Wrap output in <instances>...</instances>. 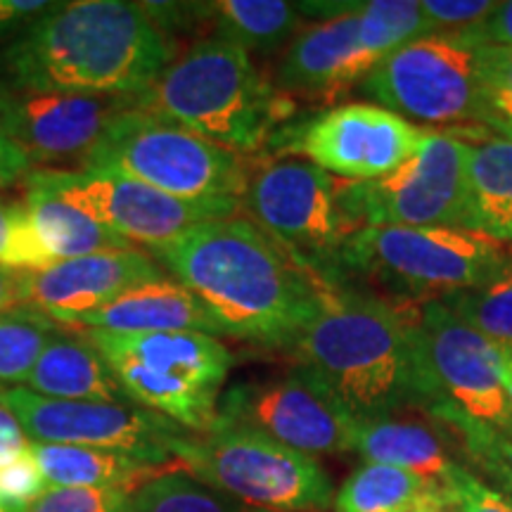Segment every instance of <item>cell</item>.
I'll list each match as a JSON object with an SVG mask.
<instances>
[{
	"label": "cell",
	"instance_id": "obj_1",
	"mask_svg": "<svg viewBox=\"0 0 512 512\" xmlns=\"http://www.w3.org/2000/svg\"><path fill=\"white\" fill-rule=\"evenodd\" d=\"M147 254L200 302L221 337L290 349L335 292L249 219L197 223Z\"/></svg>",
	"mask_w": 512,
	"mask_h": 512
},
{
	"label": "cell",
	"instance_id": "obj_2",
	"mask_svg": "<svg viewBox=\"0 0 512 512\" xmlns=\"http://www.w3.org/2000/svg\"><path fill=\"white\" fill-rule=\"evenodd\" d=\"M354 420L394 418L444 399L427 358L420 304L335 292L290 347Z\"/></svg>",
	"mask_w": 512,
	"mask_h": 512
},
{
	"label": "cell",
	"instance_id": "obj_3",
	"mask_svg": "<svg viewBox=\"0 0 512 512\" xmlns=\"http://www.w3.org/2000/svg\"><path fill=\"white\" fill-rule=\"evenodd\" d=\"M176 55L140 3H55L0 50V86L138 100Z\"/></svg>",
	"mask_w": 512,
	"mask_h": 512
},
{
	"label": "cell",
	"instance_id": "obj_4",
	"mask_svg": "<svg viewBox=\"0 0 512 512\" xmlns=\"http://www.w3.org/2000/svg\"><path fill=\"white\" fill-rule=\"evenodd\" d=\"M136 107L247 157L287 124L294 100L235 43L202 36L176 55Z\"/></svg>",
	"mask_w": 512,
	"mask_h": 512
},
{
	"label": "cell",
	"instance_id": "obj_5",
	"mask_svg": "<svg viewBox=\"0 0 512 512\" xmlns=\"http://www.w3.org/2000/svg\"><path fill=\"white\" fill-rule=\"evenodd\" d=\"M304 17H320L287 46L273 86L287 98H335L363 81L384 57L430 34L420 0L297 3Z\"/></svg>",
	"mask_w": 512,
	"mask_h": 512
},
{
	"label": "cell",
	"instance_id": "obj_6",
	"mask_svg": "<svg viewBox=\"0 0 512 512\" xmlns=\"http://www.w3.org/2000/svg\"><path fill=\"white\" fill-rule=\"evenodd\" d=\"M133 406L204 434L219 420V401L235 358L202 332L110 335L83 330Z\"/></svg>",
	"mask_w": 512,
	"mask_h": 512
},
{
	"label": "cell",
	"instance_id": "obj_7",
	"mask_svg": "<svg viewBox=\"0 0 512 512\" xmlns=\"http://www.w3.org/2000/svg\"><path fill=\"white\" fill-rule=\"evenodd\" d=\"M512 259V249L467 228H358L342 249V271L387 287L401 302H444L484 285Z\"/></svg>",
	"mask_w": 512,
	"mask_h": 512
},
{
	"label": "cell",
	"instance_id": "obj_8",
	"mask_svg": "<svg viewBox=\"0 0 512 512\" xmlns=\"http://www.w3.org/2000/svg\"><path fill=\"white\" fill-rule=\"evenodd\" d=\"M81 169L133 178L190 202H242L252 166L228 147L133 107L112 121L100 143L83 157Z\"/></svg>",
	"mask_w": 512,
	"mask_h": 512
},
{
	"label": "cell",
	"instance_id": "obj_9",
	"mask_svg": "<svg viewBox=\"0 0 512 512\" xmlns=\"http://www.w3.org/2000/svg\"><path fill=\"white\" fill-rule=\"evenodd\" d=\"M174 458L188 475L256 510L323 512L335 501L332 479L316 458L233 422L185 432Z\"/></svg>",
	"mask_w": 512,
	"mask_h": 512
},
{
	"label": "cell",
	"instance_id": "obj_10",
	"mask_svg": "<svg viewBox=\"0 0 512 512\" xmlns=\"http://www.w3.org/2000/svg\"><path fill=\"white\" fill-rule=\"evenodd\" d=\"M249 221L299 266L342 290V249L354 226L339 204V181L297 157L252 166L242 197Z\"/></svg>",
	"mask_w": 512,
	"mask_h": 512
},
{
	"label": "cell",
	"instance_id": "obj_11",
	"mask_svg": "<svg viewBox=\"0 0 512 512\" xmlns=\"http://www.w3.org/2000/svg\"><path fill=\"white\" fill-rule=\"evenodd\" d=\"M489 43L475 31L427 34L396 48L361 81L375 105L430 126H482Z\"/></svg>",
	"mask_w": 512,
	"mask_h": 512
},
{
	"label": "cell",
	"instance_id": "obj_12",
	"mask_svg": "<svg viewBox=\"0 0 512 512\" xmlns=\"http://www.w3.org/2000/svg\"><path fill=\"white\" fill-rule=\"evenodd\" d=\"M470 140L427 131L420 150L392 174L366 183L339 181V204L358 228H463Z\"/></svg>",
	"mask_w": 512,
	"mask_h": 512
},
{
	"label": "cell",
	"instance_id": "obj_13",
	"mask_svg": "<svg viewBox=\"0 0 512 512\" xmlns=\"http://www.w3.org/2000/svg\"><path fill=\"white\" fill-rule=\"evenodd\" d=\"M427 131L380 105L356 102L285 124L268 147L278 157L304 159L342 181L366 183L392 174L411 159Z\"/></svg>",
	"mask_w": 512,
	"mask_h": 512
},
{
	"label": "cell",
	"instance_id": "obj_14",
	"mask_svg": "<svg viewBox=\"0 0 512 512\" xmlns=\"http://www.w3.org/2000/svg\"><path fill=\"white\" fill-rule=\"evenodd\" d=\"M24 183L53 192L131 245L140 242L147 249L166 245L197 223L238 216L242 209L240 200L190 202L133 178L91 169H38L29 171Z\"/></svg>",
	"mask_w": 512,
	"mask_h": 512
},
{
	"label": "cell",
	"instance_id": "obj_15",
	"mask_svg": "<svg viewBox=\"0 0 512 512\" xmlns=\"http://www.w3.org/2000/svg\"><path fill=\"white\" fill-rule=\"evenodd\" d=\"M3 403L38 444L107 448L152 465H174V444L185 432L174 420L133 403L48 399L27 387L0 389Z\"/></svg>",
	"mask_w": 512,
	"mask_h": 512
},
{
	"label": "cell",
	"instance_id": "obj_16",
	"mask_svg": "<svg viewBox=\"0 0 512 512\" xmlns=\"http://www.w3.org/2000/svg\"><path fill=\"white\" fill-rule=\"evenodd\" d=\"M219 420L266 434L306 456L354 451L358 420L344 411L309 370L238 382L221 394Z\"/></svg>",
	"mask_w": 512,
	"mask_h": 512
},
{
	"label": "cell",
	"instance_id": "obj_17",
	"mask_svg": "<svg viewBox=\"0 0 512 512\" xmlns=\"http://www.w3.org/2000/svg\"><path fill=\"white\" fill-rule=\"evenodd\" d=\"M136 107V98L0 86V121L29 164L74 162L93 150L112 121Z\"/></svg>",
	"mask_w": 512,
	"mask_h": 512
},
{
	"label": "cell",
	"instance_id": "obj_18",
	"mask_svg": "<svg viewBox=\"0 0 512 512\" xmlns=\"http://www.w3.org/2000/svg\"><path fill=\"white\" fill-rule=\"evenodd\" d=\"M427 358L446 401L498 430H512L501 380V344L460 320L441 302L420 304Z\"/></svg>",
	"mask_w": 512,
	"mask_h": 512
},
{
	"label": "cell",
	"instance_id": "obj_19",
	"mask_svg": "<svg viewBox=\"0 0 512 512\" xmlns=\"http://www.w3.org/2000/svg\"><path fill=\"white\" fill-rule=\"evenodd\" d=\"M166 271L143 249H117L57 261L46 271L22 273V304L72 328L131 287L164 278Z\"/></svg>",
	"mask_w": 512,
	"mask_h": 512
},
{
	"label": "cell",
	"instance_id": "obj_20",
	"mask_svg": "<svg viewBox=\"0 0 512 512\" xmlns=\"http://www.w3.org/2000/svg\"><path fill=\"white\" fill-rule=\"evenodd\" d=\"M72 328L110 332V335L202 332V335L221 337L209 313L171 275L131 287L114 302L76 320Z\"/></svg>",
	"mask_w": 512,
	"mask_h": 512
},
{
	"label": "cell",
	"instance_id": "obj_21",
	"mask_svg": "<svg viewBox=\"0 0 512 512\" xmlns=\"http://www.w3.org/2000/svg\"><path fill=\"white\" fill-rule=\"evenodd\" d=\"M22 387L48 399L131 403L83 330L64 325L50 337Z\"/></svg>",
	"mask_w": 512,
	"mask_h": 512
},
{
	"label": "cell",
	"instance_id": "obj_22",
	"mask_svg": "<svg viewBox=\"0 0 512 512\" xmlns=\"http://www.w3.org/2000/svg\"><path fill=\"white\" fill-rule=\"evenodd\" d=\"M38 467L48 486H72V489H119L133 494L140 486L164 475V472L183 467L152 465L145 460L107 448L69 446V444H38L31 441Z\"/></svg>",
	"mask_w": 512,
	"mask_h": 512
},
{
	"label": "cell",
	"instance_id": "obj_23",
	"mask_svg": "<svg viewBox=\"0 0 512 512\" xmlns=\"http://www.w3.org/2000/svg\"><path fill=\"white\" fill-rule=\"evenodd\" d=\"M463 228L512 245V140L489 136L470 143Z\"/></svg>",
	"mask_w": 512,
	"mask_h": 512
},
{
	"label": "cell",
	"instance_id": "obj_24",
	"mask_svg": "<svg viewBox=\"0 0 512 512\" xmlns=\"http://www.w3.org/2000/svg\"><path fill=\"white\" fill-rule=\"evenodd\" d=\"M354 453L366 463L401 467L439 486H444L448 470L456 465L439 434L418 420H361L354 434Z\"/></svg>",
	"mask_w": 512,
	"mask_h": 512
},
{
	"label": "cell",
	"instance_id": "obj_25",
	"mask_svg": "<svg viewBox=\"0 0 512 512\" xmlns=\"http://www.w3.org/2000/svg\"><path fill=\"white\" fill-rule=\"evenodd\" d=\"M24 207L29 211L38 242L46 249L50 261H69L79 256L133 249L128 240L93 221L83 211L74 209L53 192L24 183Z\"/></svg>",
	"mask_w": 512,
	"mask_h": 512
},
{
	"label": "cell",
	"instance_id": "obj_26",
	"mask_svg": "<svg viewBox=\"0 0 512 512\" xmlns=\"http://www.w3.org/2000/svg\"><path fill=\"white\" fill-rule=\"evenodd\" d=\"M304 15L285 0H216L207 3L209 36L223 38L247 55L271 57L297 38Z\"/></svg>",
	"mask_w": 512,
	"mask_h": 512
},
{
	"label": "cell",
	"instance_id": "obj_27",
	"mask_svg": "<svg viewBox=\"0 0 512 512\" xmlns=\"http://www.w3.org/2000/svg\"><path fill=\"white\" fill-rule=\"evenodd\" d=\"M332 503L337 512H413L427 503L451 505L444 486L380 463H366L351 472Z\"/></svg>",
	"mask_w": 512,
	"mask_h": 512
},
{
	"label": "cell",
	"instance_id": "obj_28",
	"mask_svg": "<svg viewBox=\"0 0 512 512\" xmlns=\"http://www.w3.org/2000/svg\"><path fill=\"white\" fill-rule=\"evenodd\" d=\"M434 425L456 434L460 451L494 484L496 491L512 501V437L498 427L460 411L451 401L441 399L425 408Z\"/></svg>",
	"mask_w": 512,
	"mask_h": 512
},
{
	"label": "cell",
	"instance_id": "obj_29",
	"mask_svg": "<svg viewBox=\"0 0 512 512\" xmlns=\"http://www.w3.org/2000/svg\"><path fill=\"white\" fill-rule=\"evenodd\" d=\"M60 323L29 304L0 313V389L22 387Z\"/></svg>",
	"mask_w": 512,
	"mask_h": 512
},
{
	"label": "cell",
	"instance_id": "obj_30",
	"mask_svg": "<svg viewBox=\"0 0 512 512\" xmlns=\"http://www.w3.org/2000/svg\"><path fill=\"white\" fill-rule=\"evenodd\" d=\"M124 512H249V508L176 467L133 491Z\"/></svg>",
	"mask_w": 512,
	"mask_h": 512
},
{
	"label": "cell",
	"instance_id": "obj_31",
	"mask_svg": "<svg viewBox=\"0 0 512 512\" xmlns=\"http://www.w3.org/2000/svg\"><path fill=\"white\" fill-rule=\"evenodd\" d=\"M441 304L482 335L512 342V259L484 285L451 294Z\"/></svg>",
	"mask_w": 512,
	"mask_h": 512
},
{
	"label": "cell",
	"instance_id": "obj_32",
	"mask_svg": "<svg viewBox=\"0 0 512 512\" xmlns=\"http://www.w3.org/2000/svg\"><path fill=\"white\" fill-rule=\"evenodd\" d=\"M53 266L46 249L38 242L24 202H10L0 197V268L10 271H46Z\"/></svg>",
	"mask_w": 512,
	"mask_h": 512
},
{
	"label": "cell",
	"instance_id": "obj_33",
	"mask_svg": "<svg viewBox=\"0 0 512 512\" xmlns=\"http://www.w3.org/2000/svg\"><path fill=\"white\" fill-rule=\"evenodd\" d=\"M482 126L512 140V48L489 46L484 60Z\"/></svg>",
	"mask_w": 512,
	"mask_h": 512
},
{
	"label": "cell",
	"instance_id": "obj_34",
	"mask_svg": "<svg viewBox=\"0 0 512 512\" xmlns=\"http://www.w3.org/2000/svg\"><path fill=\"white\" fill-rule=\"evenodd\" d=\"M126 491L119 489H72V486H48L34 503L15 512H124Z\"/></svg>",
	"mask_w": 512,
	"mask_h": 512
},
{
	"label": "cell",
	"instance_id": "obj_35",
	"mask_svg": "<svg viewBox=\"0 0 512 512\" xmlns=\"http://www.w3.org/2000/svg\"><path fill=\"white\" fill-rule=\"evenodd\" d=\"M448 503L456 512H512V501L456 463L444 479Z\"/></svg>",
	"mask_w": 512,
	"mask_h": 512
},
{
	"label": "cell",
	"instance_id": "obj_36",
	"mask_svg": "<svg viewBox=\"0 0 512 512\" xmlns=\"http://www.w3.org/2000/svg\"><path fill=\"white\" fill-rule=\"evenodd\" d=\"M496 5V0H420L430 34H460L477 29Z\"/></svg>",
	"mask_w": 512,
	"mask_h": 512
},
{
	"label": "cell",
	"instance_id": "obj_37",
	"mask_svg": "<svg viewBox=\"0 0 512 512\" xmlns=\"http://www.w3.org/2000/svg\"><path fill=\"white\" fill-rule=\"evenodd\" d=\"M46 489L48 482L31 448L22 456L8 460V463H0V501L8 505V508H27Z\"/></svg>",
	"mask_w": 512,
	"mask_h": 512
},
{
	"label": "cell",
	"instance_id": "obj_38",
	"mask_svg": "<svg viewBox=\"0 0 512 512\" xmlns=\"http://www.w3.org/2000/svg\"><path fill=\"white\" fill-rule=\"evenodd\" d=\"M55 8V3H46V0H0V41L5 38H15L43 17L46 12Z\"/></svg>",
	"mask_w": 512,
	"mask_h": 512
},
{
	"label": "cell",
	"instance_id": "obj_39",
	"mask_svg": "<svg viewBox=\"0 0 512 512\" xmlns=\"http://www.w3.org/2000/svg\"><path fill=\"white\" fill-rule=\"evenodd\" d=\"M31 164L24 157V152L12 143V138L5 131L3 121H0V190L8 188V185L24 181V176L29 174Z\"/></svg>",
	"mask_w": 512,
	"mask_h": 512
},
{
	"label": "cell",
	"instance_id": "obj_40",
	"mask_svg": "<svg viewBox=\"0 0 512 512\" xmlns=\"http://www.w3.org/2000/svg\"><path fill=\"white\" fill-rule=\"evenodd\" d=\"M472 31L489 46L512 48V0L498 3L496 10Z\"/></svg>",
	"mask_w": 512,
	"mask_h": 512
},
{
	"label": "cell",
	"instance_id": "obj_41",
	"mask_svg": "<svg viewBox=\"0 0 512 512\" xmlns=\"http://www.w3.org/2000/svg\"><path fill=\"white\" fill-rule=\"evenodd\" d=\"M31 448V439L24 432L22 422L0 403V463L22 456Z\"/></svg>",
	"mask_w": 512,
	"mask_h": 512
},
{
	"label": "cell",
	"instance_id": "obj_42",
	"mask_svg": "<svg viewBox=\"0 0 512 512\" xmlns=\"http://www.w3.org/2000/svg\"><path fill=\"white\" fill-rule=\"evenodd\" d=\"M22 304V271L0 268V313Z\"/></svg>",
	"mask_w": 512,
	"mask_h": 512
},
{
	"label": "cell",
	"instance_id": "obj_43",
	"mask_svg": "<svg viewBox=\"0 0 512 512\" xmlns=\"http://www.w3.org/2000/svg\"><path fill=\"white\" fill-rule=\"evenodd\" d=\"M501 380H503L505 396H508V403L512 408V351L508 347H503V344H501Z\"/></svg>",
	"mask_w": 512,
	"mask_h": 512
},
{
	"label": "cell",
	"instance_id": "obj_44",
	"mask_svg": "<svg viewBox=\"0 0 512 512\" xmlns=\"http://www.w3.org/2000/svg\"><path fill=\"white\" fill-rule=\"evenodd\" d=\"M413 512H456L451 508V505H439V503H427V505H420L418 510Z\"/></svg>",
	"mask_w": 512,
	"mask_h": 512
},
{
	"label": "cell",
	"instance_id": "obj_45",
	"mask_svg": "<svg viewBox=\"0 0 512 512\" xmlns=\"http://www.w3.org/2000/svg\"><path fill=\"white\" fill-rule=\"evenodd\" d=\"M0 512H15L12 508H8V505H5L3 501H0Z\"/></svg>",
	"mask_w": 512,
	"mask_h": 512
},
{
	"label": "cell",
	"instance_id": "obj_46",
	"mask_svg": "<svg viewBox=\"0 0 512 512\" xmlns=\"http://www.w3.org/2000/svg\"><path fill=\"white\" fill-rule=\"evenodd\" d=\"M503 344V347H508L510 351H512V342H501Z\"/></svg>",
	"mask_w": 512,
	"mask_h": 512
},
{
	"label": "cell",
	"instance_id": "obj_47",
	"mask_svg": "<svg viewBox=\"0 0 512 512\" xmlns=\"http://www.w3.org/2000/svg\"><path fill=\"white\" fill-rule=\"evenodd\" d=\"M249 512H268V510H249Z\"/></svg>",
	"mask_w": 512,
	"mask_h": 512
},
{
	"label": "cell",
	"instance_id": "obj_48",
	"mask_svg": "<svg viewBox=\"0 0 512 512\" xmlns=\"http://www.w3.org/2000/svg\"><path fill=\"white\" fill-rule=\"evenodd\" d=\"M508 434H510V437H512V430H510V432H508Z\"/></svg>",
	"mask_w": 512,
	"mask_h": 512
}]
</instances>
